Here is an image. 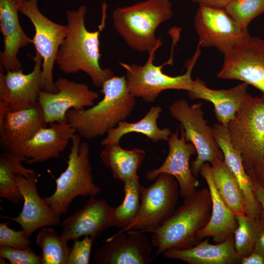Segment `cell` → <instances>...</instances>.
I'll return each mask as SVG.
<instances>
[{
	"label": "cell",
	"mask_w": 264,
	"mask_h": 264,
	"mask_svg": "<svg viewBox=\"0 0 264 264\" xmlns=\"http://www.w3.org/2000/svg\"><path fill=\"white\" fill-rule=\"evenodd\" d=\"M194 26L200 47H215L225 54L250 36L225 9L199 5Z\"/></svg>",
	"instance_id": "7c38bea8"
},
{
	"label": "cell",
	"mask_w": 264,
	"mask_h": 264,
	"mask_svg": "<svg viewBox=\"0 0 264 264\" xmlns=\"http://www.w3.org/2000/svg\"><path fill=\"white\" fill-rule=\"evenodd\" d=\"M162 254L189 264H238L241 261L235 248L234 237L216 244L210 243L207 238L192 247L169 248Z\"/></svg>",
	"instance_id": "cb8c5ba5"
},
{
	"label": "cell",
	"mask_w": 264,
	"mask_h": 264,
	"mask_svg": "<svg viewBox=\"0 0 264 264\" xmlns=\"http://www.w3.org/2000/svg\"><path fill=\"white\" fill-rule=\"evenodd\" d=\"M15 178L23 197V205L18 217L5 218L18 223L29 237L38 229L58 225L60 217L51 210L38 193L35 172L26 177L17 174Z\"/></svg>",
	"instance_id": "ac0fdd59"
},
{
	"label": "cell",
	"mask_w": 264,
	"mask_h": 264,
	"mask_svg": "<svg viewBox=\"0 0 264 264\" xmlns=\"http://www.w3.org/2000/svg\"><path fill=\"white\" fill-rule=\"evenodd\" d=\"M210 165L213 181L221 198L235 215L245 214L244 195L224 160H218Z\"/></svg>",
	"instance_id": "83f0119b"
},
{
	"label": "cell",
	"mask_w": 264,
	"mask_h": 264,
	"mask_svg": "<svg viewBox=\"0 0 264 264\" xmlns=\"http://www.w3.org/2000/svg\"></svg>",
	"instance_id": "7bdbcfd3"
},
{
	"label": "cell",
	"mask_w": 264,
	"mask_h": 264,
	"mask_svg": "<svg viewBox=\"0 0 264 264\" xmlns=\"http://www.w3.org/2000/svg\"><path fill=\"white\" fill-rule=\"evenodd\" d=\"M252 180L255 197L261 206L259 219L264 223V188L255 181Z\"/></svg>",
	"instance_id": "74e56055"
},
{
	"label": "cell",
	"mask_w": 264,
	"mask_h": 264,
	"mask_svg": "<svg viewBox=\"0 0 264 264\" xmlns=\"http://www.w3.org/2000/svg\"><path fill=\"white\" fill-rule=\"evenodd\" d=\"M227 13L243 28L264 13V0H235L225 9Z\"/></svg>",
	"instance_id": "d6a6232c"
},
{
	"label": "cell",
	"mask_w": 264,
	"mask_h": 264,
	"mask_svg": "<svg viewBox=\"0 0 264 264\" xmlns=\"http://www.w3.org/2000/svg\"><path fill=\"white\" fill-rule=\"evenodd\" d=\"M67 243L54 229L42 228L36 237V243L42 250L43 264H67L70 249Z\"/></svg>",
	"instance_id": "4dcf8cb0"
},
{
	"label": "cell",
	"mask_w": 264,
	"mask_h": 264,
	"mask_svg": "<svg viewBox=\"0 0 264 264\" xmlns=\"http://www.w3.org/2000/svg\"><path fill=\"white\" fill-rule=\"evenodd\" d=\"M162 45L158 44L148 52V58L143 65L128 64L120 62V65L126 71V79L129 91L135 97L152 103L155 101L161 92L167 89L189 91L193 79V69L201 54L200 46L198 44L192 58L185 63L186 71L181 75L171 76L162 71L163 66L172 64V57L161 66H155L153 62L157 49Z\"/></svg>",
	"instance_id": "8992f818"
},
{
	"label": "cell",
	"mask_w": 264,
	"mask_h": 264,
	"mask_svg": "<svg viewBox=\"0 0 264 264\" xmlns=\"http://www.w3.org/2000/svg\"><path fill=\"white\" fill-rule=\"evenodd\" d=\"M124 183L125 198L119 206L113 207L111 227L124 230L135 219L140 208V194L138 176Z\"/></svg>",
	"instance_id": "f546056e"
},
{
	"label": "cell",
	"mask_w": 264,
	"mask_h": 264,
	"mask_svg": "<svg viewBox=\"0 0 264 264\" xmlns=\"http://www.w3.org/2000/svg\"><path fill=\"white\" fill-rule=\"evenodd\" d=\"M246 172L252 180L264 188V156L257 165Z\"/></svg>",
	"instance_id": "8d00e7d4"
},
{
	"label": "cell",
	"mask_w": 264,
	"mask_h": 264,
	"mask_svg": "<svg viewBox=\"0 0 264 264\" xmlns=\"http://www.w3.org/2000/svg\"><path fill=\"white\" fill-rule=\"evenodd\" d=\"M19 9L35 28L32 44L43 59L41 90L56 93L58 90L53 81V71L58 49L67 34V25L54 22L44 16L38 8L37 0L21 3Z\"/></svg>",
	"instance_id": "30bf717a"
},
{
	"label": "cell",
	"mask_w": 264,
	"mask_h": 264,
	"mask_svg": "<svg viewBox=\"0 0 264 264\" xmlns=\"http://www.w3.org/2000/svg\"><path fill=\"white\" fill-rule=\"evenodd\" d=\"M199 173L205 180L210 190L212 209L208 223L198 231L197 237L200 241L211 237L215 243H220L234 237L238 222L235 214L226 204L216 189L210 164L204 163L201 166Z\"/></svg>",
	"instance_id": "603a6c76"
},
{
	"label": "cell",
	"mask_w": 264,
	"mask_h": 264,
	"mask_svg": "<svg viewBox=\"0 0 264 264\" xmlns=\"http://www.w3.org/2000/svg\"><path fill=\"white\" fill-rule=\"evenodd\" d=\"M54 82L58 91L51 93L41 90L38 99L46 124L66 122V114L68 110L92 107L99 97L98 93L90 90L86 84L63 77Z\"/></svg>",
	"instance_id": "5bb4252c"
},
{
	"label": "cell",
	"mask_w": 264,
	"mask_h": 264,
	"mask_svg": "<svg viewBox=\"0 0 264 264\" xmlns=\"http://www.w3.org/2000/svg\"><path fill=\"white\" fill-rule=\"evenodd\" d=\"M162 111L160 107L153 106L142 119L137 122L129 123L124 121L119 122L117 126L107 132L106 136L101 141V145L106 146L119 143L123 136L133 132L143 134L154 142L167 141L172 132L168 128L160 129L157 124Z\"/></svg>",
	"instance_id": "4316f807"
},
{
	"label": "cell",
	"mask_w": 264,
	"mask_h": 264,
	"mask_svg": "<svg viewBox=\"0 0 264 264\" xmlns=\"http://www.w3.org/2000/svg\"><path fill=\"white\" fill-rule=\"evenodd\" d=\"M43 110L38 102L34 107L0 115V141L6 151H12L46 126Z\"/></svg>",
	"instance_id": "7402d4cb"
},
{
	"label": "cell",
	"mask_w": 264,
	"mask_h": 264,
	"mask_svg": "<svg viewBox=\"0 0 264 264\" xmlns=\"http://www.w3.org/2000/svg\"><path fill=\"white\" fill-rule=\"evenodd\" d=\"M231 144L239 152L246 172L264 156V99L251 96L226 127Z\"/></svg>",
	"instance_id": "52a82bcc"
},
{
	"label": "cell",
	"mask_w": 264,
	"mask_h": 264,
	"mask_svg": "<svg viewBox=\"0 0 264 264\" xmlns=\"http://www.w3.org/2000/svg\"><path fill=\"white\" fill-rule=\"evenodd\" d=\"M245 83L227 89L215 90L207 87L199 78L193 80L188 91L193 99H202L212 103L215 116L220 124L226 127L242 106L252 96L247 91Z\"/></svg>",
	"instance_id": "44dd1931"
},
{
	"label": "cell",
	"mask_w": 264,
	"mask_h": 264,
	"mask_svg": "<svg viewBox=\"0 0 264 264\" xmlns=\"http://www.w3.org/2000/svg\"><path fill=\"white\" fill-rule=\"evenodd\" d=\"M75 133L71 141L67 167L56 179V189L49 196L43 198L51 210L61 217L67 212L70 204L78 196L95 197L101 189L93 181L89 161L90 147L82 142Z\"/></svg>",
	"instance_id": "5b68a950"
},
{
	"label": "cell",
	"mask_w": 264,
	"mask_h": 264,
	"mask_svg": "<svg viewBox=\"0 0 264 264\" xmlns=\"http://www.w3.org/2000/svg\"><path fill=\"white\" fill-rule=\"evenodd\" d=\"M212 129L215 138L223 153L224 161L236 177L244 195L245 214L250 218H259L261 206L255 197L253 181L246 172L240 154L231 144L226 127L216 123Z\"/></svg>",
	"instance_id": "d4e9b609"
},
{
	"label": "cell",
	"mask_w": 264,
	"mask_h": 264,
	"mask_svg": "<svg viewBox=\"0 0 264 264\" xmlns=\"http://www.w3.org/2000/svg\"><path fill=\"white\" fill-rule=\"evenodd\" d=\"M202 105L199 102L189 105L186 100L179 99L169 107L171 117L180 122L179 126L184 130L186 141L192 143L196 148L197 156L192 162L191 168L196 177L204 163L211 164L218 160H224L213 129L204 118Z\"/></svg>",
	"instance_id": "ba28073f"
},
{
	"label": "cell",
	"mask_w": 264,
	"mask_h": 264,
	"mask_svg": "<svg viewBox=\"0 0 264 264\" xmlns=\"http://www.w3.org/2000/svg\"><path fill=\"white\" fill-rule=\"evenodd\" d=\"M33 70L24 74L22 69L0 72V110L15 111L35 106L41 90L43 59L36 51Z\"/></svg>",
	"instance_id": "4fadbf2b"
},
{
	"label": "cell",
	"mask_w": 264,
	"mask_h": 264,
	"mask_svg": "<svg viewBox=\"0 0 264 264\" xmlns=\"http://www.w3.org/2000/svg\"><path fill=\"white\" fill-rule=\"evenodd\" d=\"M179 129L180 137L177 128L175 132H172L167 141L169 153L164 162L159 167L146 172L145 177L153 181L162 173L173 176L178 182L180 195L184 198L197 190L199 181L190 166L191 157L197 153L196 148L186 141L183 129L180 126Z\"/></svg>",
	"instance_id": "2e32d148"
},
{
	"label": "cell",
	"mask_w": 264,
	"mask_h": 264,
	"mask_svg": "<svg viewBox=\"0 0 264 264\" xmlns=\"http://www.w3.org/2000/svg\"><path fill=\"white\" fill-rule=\"evenodd\" d=\"M7 225V222L0 223V245L19 249L30 246L32 242L30 237L22 230L15 231Z\"/></svg>",
	"instance_id": "e575fe53"
},
{
	"label": "cell",
	"mask_w": 264,
	"mask_h": 264,
	"mask_svg": "<svg viewBox=\"0 0 264 264\" xmlns=\"http://www.w3.org/2000/svg\"><path fill=\"white\" fill-rule=\"evenodd\" d=\"M104 146L100 155L101 160L110 169L115 179L124 182L138 176L137 171L146 155L144 150H126L119 143Z\"/></svg>",
	"instance_id": "484cf974"
},
{
	"label": "cell",
	"mask_w": 264,
	"mask_h": 264,
	"mask_svg": "<svg viewBox=\"0 0 264 264\" xmlns=\"http://www.w3.org/2000/svg\"><path fill=\"white\" fill-rule=\"evenodd\" d=\"M113 210L106 200L90 197L81 209L63 221L60 235L67 242L86 236L95 239L111 227Z\"/></svg>",
	"instance_id": "d6986e66"
},
{
	"label": "cell",
	"mask_w": 264,
	"mask_h": 264,
	"mask_svg": "<svg viewBox=\"0 0 264 264\" xmlns=\"http://www.w3.org/2000/svg\"><path fill=\"white\" fill-rule=\"evenodd\" d=\"M211 209L208 187L196 190L184 198L183 204L152 232L151 243L156 248L154 258L169 248L186 249L200 242L197 233L208 223Z\"/></svg>",
	"instance_id": "3957f363"
},
{
	"label": "cell",
	"mask_w": 264,
	"mask_h": 264,
	"mask_svg": "<svg viewBox=\"0 0 264 264\" xmlns=\"http://www.w3.org/2000/svg\"><path fill=\"white\" fill-rule=\"evenodd\" d=\"M152 245L142 231H119L95 250L93 258L98 264H148Z\"/></svg>",
	"instance_id": "9a60e30c"
},
{
	"label": "cell",
	"mask_w": 264,
	"mask_h": 264,
	"mask_svg": "<svg viewBox=\"0 0 264 264\" xmlns=\"http://www.w3.org/2000/svg\"><path fill=\"white\" fill-rule=\"evenodd\" d=\"M259 220V228L254 250L264 254V223Z\"/></svg>",
	"instance_id": "60d3db41"
},
{
	"label": "cell",
	"mask_w": 264,
	"mask_h": 264,
	"mask_svg": "<svg viewBox=\"0 0 264 264\" xmlns=\"http://www.w3.org/2000/svg\"><path fill=\"white\" fill-rule=\"evenodd\" d=\"M103 99L96 105L80 110L70 109L66 121L81 137L101 136L125 120L134 110L135 97L129 91L125 75L113 76L101 88Z\"/></svg>",
	"instance_id": "7a4b0ae2"
},
{
	"label": "cell",
	"mask_w": 264,
	"mask_h": 264,
	"mask_svg": "<svg viewBox=\"0 0 264 264\" xmlns=\"http://www.w3.org/2000/svg\"><path fill=\"white\" fill-rule=\"evenodd\" d=\"M224 56L218 78L251 85L262 92L264 99V40L250 35Z\"/></svg>",
	"instance_id": "8fae6325"
},
{
	"label": "cell",
	"mask_w": 264,
	"mask_h": 264,
	"mask_svg": "<svg viewBox=\"0 0 264 264\" xmlns=\"http://www.w3.org/2000/svg\"><path fill=\"white\" fill-rule=\"evenodd\" d=\"M13 0L14 1H15V2H16L17 4H18L19 5L20 4H21V3L25 1H26L27 0Z\"/></svg>",
	"instance_id": "b9f144b4"
},
{
	"label": "cell",
	"mask_w": 264,
	"mask_h": 264,
	"mask_svg": "<svg viewBox=\"0 0 264 264\" xmlns=\"http://www.w3.org/2000/svg\"><path fill=\"white\" fill-rule=\"evenodd\" d=\"M241 264H264V254L253 250L249 255L241 258Z\"/></svg>",
	"instance_id": "ab89813d"
},
{
	"label": "cell",
	"mask_w": 264,
	"mask_h": 264,
	"mask_svg": "<svg viewBox=\"0 0 264 264\" xmlns=\"http://www.w3.org/2000/svg\"><path fill=\"white\" fill-rule=\"evenodd\" d=\"M173 14L170 0H146L117 7L112 18L115 29L128 46L137 51L148 52L162 43L155 37L156 30Z\"/></svg>",
	"instance_id": "277c9868"
},
{
	"label": "cell",
	"mask_w": 264,
	"mask_h": 264,
	"mask_svg": "<svg viewBox=\"0 0 264 264\" xmlns=\"http://www.w3.org/2000/svg\"><path fill=\"white\" fill-rule=\"evenodd\" d=\"M235 0H191L194 3H198L208 7L225 9Z\"/></svg>",
	"instance_id": "f35d334b"
},
{
	"label": "cell",
	"mask_w": 264,
	"mask_h": 264,
	"mask_svg": "<svg viewBox=\"0 0 264 264\" xmlns=\"http://www.w3.org/2000/svg\"><path fill=\"white\" fill-rule=\"evenodd\" d=\"M19 4L12 0H0V27L4 49L0 53L1 70L5 72L22 69L18 58L21 48L32 44L23 30L18 17Z\"/></svg>",
	"instance_id": "ffe728a7"
},
{
	"label": "cell",
	"mask_w": 264,
	"mask_h": 264,
	"mask_svg": "<svg viewBox=\"0 0 264 264\" xmlns=\"http://www.w3.org/2000/svg\"><path fill=\"white\" fill-rule=\"evenodd\" d=\"M238 222L235 231V250L241 258L249 255L254 250L259 228V218H252L245 214L235 215Z\"/></svg>",
	"instance_id": "1f68e13d"
},
{
	"label": "cell",
	"mask_w": 264,
	"mask_h": 264,
	"mask_svg": "<svg viewBox=\"0 0 264 264\" xmlns=\"http://www.w3.org/2000/svg\"><path fill=\"white\" fill-rule=\"evenodd\" d=\"M0 257L12 264H43L41 256L35 254L30 246L19 249L0 245Z\"/></svg>",
	"instance_id": "836d02e7"
},
{
	"label": "cell",
	"mask_w": 264,
	"mask_h": 264,
	"mask_svg": "<svg viewBox=\"0 0 264 264\" xmlns=\"http://www.w3.org/2000/svg\"><path fill=\"white\" fill-rule=\"evenodd\" d=\"M150 186H140V205L132 222L122 231L135 230L152 233L159 228L176 210L179 193L176 179L162 173Z\"/></svg>",
	"instance_id": "9c48e42d"
},
{
	"label": "cell",
	"mask_w": 264,
	"mask_h": 264,
	"mask_svg": "<svg viewBox=\"0 0 264 264\" xmlns=\"http://www.w3.org/2000/svg\"><path fill=\"white\" fill-rule=\"evenodd\" d=\"M24 158L6 151L0 155V197L16 204L23 200L22 196L17 185L15 176L21 174L26 177L34 170L24 167Z\"/></svg>",
	"instance_id": "f1b7e54d"
},
{
	"label": "cell",
	"mask_w": 264,
	"mask_h": 264,
	"mask_svg": "<svg viewBox=\"0 0 264 264\" xmlns=\"http://www.w3.org/2000/svg\"><path fill=\"white\" fill-rule=\"evenodd\" d=\"M107 8V3L103 2L101 22L95 31H89L86 27V6L67 10V34L59 47L56 59L60 70L64 73L75 74L82 71L90 77L94 86L101 88L114 76L111 69L103 68L99 63L101 56L99 35L105 26Z\"/></svg>",
	"instance_id": "6da1fadb"
},
{
	"label": "cell",
	"mask_w": 264,
	"mask_h": 264,
	"mask_svg": "<svg viewBox=\"0 0 264 264\" xmlns=\"http://www.w3.org/2000/svg\"><path fill=\"white\" fill-rule=\"evenodd\" d=\"M76 133L66 122L54 123L41 128L27 141L11 152L25 158L28 164L42 163L57 158Z\"/></svg>",
	"instance_id": "e0dca14e"
},
{
	"label": "cell",
	"mask_w": 264,
	"mask_h": 264,
	"mask_svg": "<svg viewBox=\"0 0 264 264\" xmlns=\"http://www.w3.org/2000/svg\"><path fill=\"white\" fill-rule=\"evenodd\" d=\"M95 239L89 236L85 237L81 241H73L70 248L67 264H88L92 244Z\"/></svg>",
	"instance_id": "d590c367"
}]
</instances>
